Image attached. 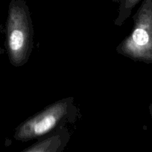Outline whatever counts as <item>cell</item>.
I'll return each instance as SVG.
<instances>
[{
    "instance_id": "6da1fadb",
    "label": "cell",
    "mask_w": 152,
    "mask_h": 152,
    "mask_svg": "<svg viewBox=\"0 0 152 152\" xmlns=\"http://www.w3.org/2000/svg\"><path fill=\"white\" fill-rule=\"evenodd\" d=\"M33 47V28L29 10L23 0L9 4L6 23V48L13 66H22L28 61Z\"/></svg>"
},
{
    "instance_id": "7a4b0ae2",
    "label": "cell",
    "mask_w": 152,
    "mask_h": 152,
    "mask_svg": "<svg viewBox=\"0 0 152 152\" xmlns=\"http://www.w3.org/2000/svg\"><path fill=\"white\" fill-rule=\"evenodd\" d=\"M134 28L118 47L119 53L152 64V0H142L134 16Z\"/></svg>"
},
{
    "instance_id": "3957f363",
    "label": "cell",
    "mask_w": 152,
    "mask_h": 152,
    "mask_svg": "<svg viewBox=\"0 0 152 152\" xmlns=\"http://www.w3.org/2000/svg\"><path fill=\"white\" fill-rule=\"evenodd\" d=\"M72 102V98H68L51 105L19 125L14 138L19 141H28L49 134L68 117Z\"/></svg>"
},
{
    "instance_id": "277c9868",
    "label": "cell",
    "mask_w": 152,
    "mask_h": 152,
    "mask_svg": "<svg viewBox=\"0 0 152 152\" xmlns=\"http://www.w3.org/2000/svg\"><path fill=\"white\" fill-rule=\"evenodd\" d=\"M69 139L65 129L56 131L22 152H61Z\"/></svg>"
},
{
    "instance_id": "5b68a950",
    "label": "cell",
    "mask_w": 152,
    "mask_h": 152,
    "mask_svg": "<svg viewBox=\"0 0 152 152\" xmlns=\"http://www.w3.org/2000/svg\"><path fill=\"white\" fill-rule=\"evenodd\" d=\"M113 1L120 3L121 14L128 16L136 4H138L141 0H113Z\"/></svg>"
},
{
    "instance_id": "8992f818",
    "label": "cell",
    "mask_w": 152,
    "mask_h": 152,
    "mask_svg": "<svg viewBox=\"0 0 152 152\" xmlns=\"http://www.w3.org/2000/svg\"><path fill=\"white\" fill-rule=\"evenodd\" d=\"M149 109H150V113H151V115L152 117V103L151 104L150 106H149Z\"/></svg>"
}]
</instances>
